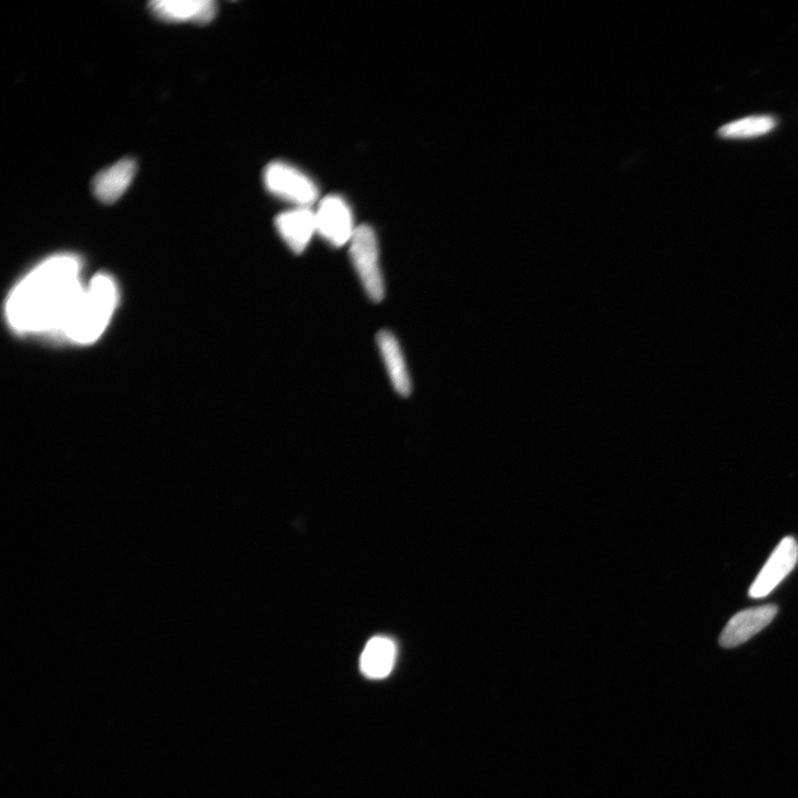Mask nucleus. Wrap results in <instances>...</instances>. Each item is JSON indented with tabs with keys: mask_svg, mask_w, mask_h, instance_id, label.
I'll return each mask as SVG.
<instances>
[{
	"mask_svg": "<svg viewBox=\"0 0 798 798\" xmlns=\"http://www.w3.org/2000/svg\"><path fill=\"white\" fill-rule=\"evenodd\" d=\"M395 643L386 637L368 641L361 657V670L365 677L381 680L391 674L396 661Z\"/></svg>",
	"mask_w": 798,
	"mask_h": 798,
	"instance_id": "nucleus-12",
	"label": "nucleus"
},
{
	"mask_svg": "<svg viewBox=\"0 0 798 798\" xmlns=\"http://www.w3.org/2000/svg\"><path fill=\"white\" fill-rule=\"evenodd\" d=\"M136 170L135 160L122 159L114 166L98 173L92 181V191L101 202L114 203L129 188L135 178Z\"/></svg>",
	"mask_w": 798,
	"mask_h": 798,
	"instance_id": "nucleus-10",
	"label": "nucleus"
},
{
	"mask_svg": "<svg viewBox=\"0 0 798 798\" xmlns=\"http://www.w3.org/2000/svg\"><path fill=\"white\" fill-rule=\"evenodd\" d=\"M264 182L274 196L295 203L298 207H309L319 197L315 183L288 163H271L265 169Z\"/></svg>",
	"mask_w": 798,
	"mask_h": 798,
	"instance_id": "nucleus-4",
	"label": "nucleus"
},
{
	"mask_svg": "<svg viewBox=\"0 0 798 798\" xmlns=\"http://www.w3.org/2000/svg\"><path fill=\"white\" fill-rule=\"evenodd\" d=\"M775 119L769 116L748 117L730 122L720 129L726 139H746L766 135L774 129Z\"/></svg>",
	"mask_w": 798,
	"mask_h": 798,
	"instance_id": "nucleus-13",
	"label": "nucleus"
},
{
	"mask_svg": "<svg viewBox=\"0 0 798 798\" xmlns=\"http://www.w3.org/2000/svg\"><path fill=\"white\" fill-rule=\"evenodd\" d=\"M276 229L289 248L302 253L317 232L315 212L309 207H298L280 214L275 220Z\"/></svg>",
	"mask_w": 798,
	"mask_h": 798,
	"instance_id": "nucleus-9",
	"label": "nucleus"
},
{
	"mask_svg": "<svg viewBox=\"0 0 798 798\" xmlns=\"http://www.w3.org/2000/svg\"><path fill=\"white\" fill-rule=\"evenodd\" d=\"M777 611L779 608L776 606L765 605L739 612L722 631L721 646L726 649L741 646L769 626L776 617Z\"/></svg>",
	"mask_w": 798,
	"mask_h": 798,
	"instance_id": "nucleus-7",
	"label": "nucleus"
},
{
	"mask_svg": "<svg viewBox=\"0 0 798 798\" xmlns=\"http://www.w3.org/2000/svg\"><path fill=\"white\" fill-rule=\"evenodd\" d=\"M118 302L117 285L99 274L85 286L60 333L78 344H90L105 332Z\"/></svg>",
	"mask_w": 798,
	"mask_h": 798,
	"instance_id": "nucleus-2",
	"label": "nucleus"
},
{
	"mask_svg": "<svg viewBox=\"0 0 798 798\" xmlns=\"http://www.w3.org/2000/svg\"><path fill=\"white\" fill-rule=\"evenodd\" d=\"M84 288L80 260L71 254L55 255L10 293L7 320L22 333L60 332Z\"/></svg>",
	"mask_w": 798,
	"mask_h": 798,
	"instance_id": "nucleus-1",
	"label": "nucleus"
},
{
	"mask_svg": "<svg viewBox=\"0 0 798 798\" xmlns=\"http://www.w3.org/2000/svg\"><path fill=\"white\" fill-rule=\"evenodd\" d=\"M153 15L165 22L208 24L217 14L211 0H157L150 3Z\"/></svg>",
	"mask_w": 798,
	"mask_h": 798,
	"instance_id": "nucleus-8",
	"label": "nucleus"
},
{
	"mask_svg": "<svg viewBox=\"0 0 798 798\" xmlns=\"http://www.w3.org/2000/svg\"><path fill=\"white\" fill-rule=\"evenodd\" d=\"M377 345L395 391L399 395L408 396L412 392V380L407 370L401 345L395 336L387 331L377 335Z\"/></svg>",
	"mask_w": 798,
	"mask_h": 798,
	"instance_id": "nucleus-11",
	"label": "nucleus"
},
{
	"mask_svg": "<svg viewBox=\"0 0 798 798\" xmlns=\"http://www.w3.org/2000/svg\"><path fill=\"white\" fill-rule=\"evenodd\" d=\"M350 255L355 271L363 288L374 302H380L385 295V282L380 264V249L376 234L368 225L356 228L350 242Z\"/></svg>",
	"mask_w": 798,
	"mask_h": 798,
	"instance_id": "nucleus-3",
	"label": "nucleus"
},
{
	"mask_svg": "<svg viewBox=\"0 0 798 798\" xmlns=\"http://www.w3.org/2000/svg\"><path fill=\"white\" fill-rule=\"evenodd\" d=\"M798 561V544L793 537H786L776 547L750 588V597L761 599L769 596L780 583L791 574Z\"/></svg>",
	"mask_w": 798,
	"mask_h": 798,
	"instance_id": "nucleus-5",
	"label": "nucleus"
},
{
	"mask_svg": "<svg viewBox=\"0 0 798 798\" xmlns=\"http://www.w3.org/2000/svg\"><path fill=\"white\" fill-rule=\"evenodd\" d=\"M317 232L334 247L350 243L356 228L352 211L340 197L325 198L315 212Z\"/></svg>",
	"mask_w": 798,
	"mask_h": 798,
	"instance_id": "nucleus-6",
	"label": "nucleus"
}]
</instances>
